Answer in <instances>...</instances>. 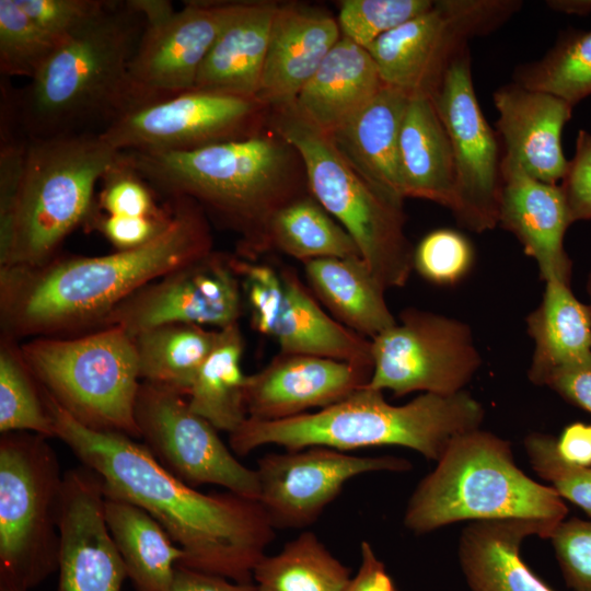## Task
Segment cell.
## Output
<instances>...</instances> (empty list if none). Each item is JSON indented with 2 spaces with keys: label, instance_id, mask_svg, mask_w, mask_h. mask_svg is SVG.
Returning a JSON list of instances; mask_svg holds the SVG:
<instances>
[{
  "label": "cell",
  "instance_id": "cell-1",
  "mask_svg": "<svg viewBox=\"0 0 591 591\" xmlns=\"http://www.w3.org/2000/svg\"><path fill=\"white\" fill-rule=\"evenodd\" d=\"M44 396L55 437L100 475L106 497L139 506L163 526L185 554L179 565L254 582V569L276 530L258 500L231 491L200 493L165 470L143 443L86 428L45 391Z\"/></svg>",
  "mask_w": 591,
  "mask_h": 591
},
{
  "label": "cell",
  "instance_id": "cell-2",
  "mask_svg": "<svg viewBox=\"0 0 591 591\" xmlns=\"http://www.w3.org/2000/svg\"><path fill=\"white\" fill-rule=\"evenodd\" d=\"M167 200L173 209L169 227L140 247L56 256L37 267H0L1 337L18 341L97 328L140 288L213 252L204 210L188 198Z\"/></svg>",
  "mask_w": 591,
  "mask_h": 591
},
{
  "label": "cell",
  "instance_id": "cell-3",
  "mask_svg": "<svg viewBox=\"0 0 591 591\" xmlns=\"http://www.w3.org/2000/svg\"><path fill=\"white\" fill-rule=\"evenodd\" d=\"M123 161L158 193L188 198L237 235L239 257L269 250L274 213L305 194L297 151L276 132L186 152L121 151Z\"/></svg>",
  "mask_w": 591,
  "mask_h": 591
},
{
  "label": "cell",
  "instance_id": "cell-4",
  "mask_svg": "<svg viewBox=\"0 0 591 591\" xmlns=\"http://www.w3.org/2000/svg\"><path fill=\"white\" fill-rule=\"evenodd\" d=\"M144 27L138 0H108L24 88L13 89L26 136L101 134L128 113L129 67Z\"/></svg>",
  "mask_w": 591,
  "mask_h": 591
},
{
  "label": "cell",
  "instance_id": "cell-5",
  "mask_svg": "<svg viewBox=\"0 0 591 591\" xmlns=\"http://www.w3.org/2000/svg\"><path fill=\"white\" fill-rule=\"evenodd\" d=\"M484 415L482 404L466 391L422 393L404 405H392L382 391L362 386L316 412L279 420L246 418L229 433V444L239 456L266 444L291 451L326 447L344 452L396 445L437 462L452 440L480 428Z\"/></svg>",
  "mask_w": 591,
  "mask_h": 591
},
{
  "label": "cell",
  "instance_id": "cell-6",
  "mask_svg": "<svg viewBox=\"0 0 591 591\" xmlns=\"http://www.w3.org/2000/svg\"><path fill=\"white\" fill-rule=\"evenodd\" d=\"M121 151L99 132L28 138L25 167L11 199L0 204V267H37L88 224L94 189Z\"/></svg>",
  "mask_w": 591,
  "mask_h": 591
},
{
  "label": "cell",
  "instance_id": "cell-7",
  "mask_svg": "<svg viewBox=\"0 0 591 591\" xmlns=\"http://www.w3.org/2000/svg\"><path fill=\"white\" fill-rule=\"evenodd\" d=\"M567 513L552 486L518 467L508 441L478 428L452 440L415 488L403 522L426 534L460 521H529L549 538Z\"/></svg>",
  "mask_w": 591,
  "mask_h": 591
},
{
  "label": "cell",
  "instance_id": "cell-8",
  "mask_svg": "<svg viewBox=\"0 0 591 591\" xmlns=\"http://www.w3.org/2000/svg\"><path fill=\"white\" fill-rule=\"evenodd\" d=\"M271 109L274 131L299 154L310 194L351 236L385 289L405 286L414 269V250L404 232L403 207L367 183L329 136L300 116L293 104Z\"/></svg>",
  "mask_w": 591,
  "mask_h": 591
},
{
  "label": "cell",
  "instance_id": "cell-9",
  "mask_svg": "<svg viewBox=\"0 0 591 591\" xmlns=\"http://www.w3.org/2000/svg\"><path fill=\"white\" fill-rule=\"evenodd\" d=\"M20 349L43 390L79 424L140 439L135 405L141 379L127 332L111 326L79 337H35Z\"/></svg>",
  "mask_w": 591,
  "mask_h": 591
},
{
  "label": "cell",
  "instance_id": "cell-10",
  "mask_svg": "<svg viewBox=\"0 0 591 591\" xmlns=\"http://www.w3.org/2000/svg\"><path fill=\"white\" fill-rule=\"evenodd\" d=\"M63 474L48 438H0V581L28 591L58 568V509Z\"/></svg>",
  "mask_w": 591,
  "mask_h": 591
},
{
  "label": "cell",
  "instance_id": "cell-11",
  "mask_svg": "<svg viewBox=\"0 0 591 591\" xmlns=\"http://www.w3.org/2000/svg\"><path fill=\"white\" fill-rule=\"evenodd\" d=\"M521 5L514 0H441L368 48L383 84L430 96L467 39L487 34Z\"/></svg>",
  "mask_w": 591,
  "mask_h": 591
},
{
  "label": "cell",
  "instance_id": "cell-12",
  "mask_svg": "<svg viewBox=\"0 0 591 591\" xmlns=\"http://www.w3.org/2000/svg\"><path fill=\"white\" fill-rule=\"evenodd\" d=\"M372 374L364 385L453 395L464 391L482 364L471 328L463 322L418 309H406L399 321L371 339Z\"/></svg>",
  "mask_w": 591,
  "mask_h": 591
},
{
  "label": "cell",
  "instance_id": "cell-13",
  "mask_svg": "<svg viewBox=\"0 0 591 591\" xmlns=\"http://www.w3.org/2000/svg\"><path fill=\"white\" fill-rule=\"evenodd\" d=\"M146 27L128 74L129 112L194 90L199 68L239 2L138 0Z\"/></svg>",
  "mask_w": 591,
  "mask_h": 591
},
{
  "label": "cell",
  "instance_id": "cell-14",
  "mask_svg": "<svg viewBox=\"0 0 591 591\" xmlns=\"http://www.w3.org/2000/svg\"><path fill=\"white\" fill-rule=\"evenodd\" d=\"M135 419L140 439L150 453L185 484L194 488L218 485L227 491L258 500L256 471L235 457L218 430L193 412L181 393L142 381Z\"/></svg>",
  "mask_w": 591,
  "mask_h": 591
},
{
  "label": "cell",
  "instance_id": "cell-15",
  "mask_svg": "<svg viewBox=\"0 0 591 591\" xmlns=\"http://www.w3.org/2000/svg\"><path fill=\"white\" fill-rule=\"evenodd\" d=\"M431 99L452 150L451 210L464 228L476 233L490 230L498 224L503 153L476 97L468 47L451 62Z\"/></svg>",
  "mask_w": 591,
  "mask_h": 591
},
{
  "label": "cell",
  "instance_id": "cell-16",
  "mask_svg": "<svg viewBox=\"0 0 591 591\" xmlns=\"http://www.w3.org/2000/svg\"><path fill=\"white\" fill-rule=\"evenodd\" d=\"M267 107L257 97L192 90L128 112L101 135L119 151H194L260 132Z\"/></svg>",
  "mask_w": 591,
  "mask_h": 591
},
{
  "label": "cell",
  "instance_id": "cell-17",
  "mask_svg": "<svg viewBox=\"0 0 591 591\" xmlns=\"http://www.w3.org/2000/svg\"><path fill=\"white\" fill-rule=\"evenodd\" d=\"M242 312V285L231 256L211 252L137 290L97 328L115 326L130 336L178 323L220 329L239 323Z\"/></svg>",
  "mask_w": 591,
  "mask_h": 591
},
{
  "label": "cell",
  "instance_id": "cell-18",
  "mask_svg": "<svg viewBox=\"0 0 591 591\" xmlns=\"http://www.w3.org/2000/svg\"><path fill=\"white\" fill-rule=\"evenodd\" d=\"M408 460L359 456L310 447L267 453L257 461L258 501L275 529H302L314 523L351 478L371 472H407Z\"/></svg>",
  "mask_w": 591,
  "mask_h": 591
},
{
  "label": "cell",
  "instance_id": "cell-19",
  "mask_svg": "<svg viewBox=\"0 0 591 591\" xmlns=\"http://www.w3.org/2000/svg\"><path fill=\"white\" fill-rule=\"evenodd\" d=\"M105 493L85 465L63 473L56 591H121L126 568L105 519Z\"/></svg>",
  "mask_w": 591,
  "mask_h": 591
},
{
  "label": "cell",
  "instance_id": "cell-20",
  "mask_svg": "<svg viewBox=\"0 0 591 591\" xmlns=\"http://www.w3.org/2000/svg\"><path fill=\"white\" fill-rule=\"evenodd\" d=\"M372 368L332 358L279 352L246 375L247 418L279 420L331 406L364 386Z\"/></svg>",
  "mask_w": 591,
  "mask_h": 591
},
{
  "label": "cell",
  "instance_id": "cell-21",
  "mask_svg": "<svg viewBox=\"0 0 591 591\" xmlns=\"http://www.w3.org/2000/svg\"><path fill=\"white\" fill-rule=\"evenodd\" d=\"M494 104L503 158L535 179L549 184L561 181L568 166L561 132L573 106L554 94L515 82L499 88Z\"/></svg>",
  "mask_w": 591,
  "mask_h": 591
},
{
  "label": "cell",
  "instance_id": "cell-22",
  "mask_svg": "<svg viewBox=\"0 0 591 591\" xmlns=\"http://www.w3.org/2000/svg\"><path fill=\"white\" fill-rule=\"evenodd\" d=\"M501 174L498 223L517 236L543 280L569 282L564 235L572 222L560 186L531 177L503 155Z\"/></svg>",
  "mask_w": 591,
  "mask_h": 591
},
{
  "label": "cell",
  "instance_id": "cell-23",
  "mask_svg": "<svg viewBox=\"0 0 591 591\" xmlns=\"http://www.w3.org/2000/svg\"><path fill=\"white\" fill-rule=\"evenodd\" d=\"M341 33L332 15L302 4H278L257 97L268 107L291 105Z\"/></svg>",
  "mask_w": 591,
  "mask_h": 591
},
{
  "label": "cell",
  "instance_id": "cell-24",
  "mask_svg": "<svg viewBox=\"0 0 591 591\" xmlns=\"http://www.w3.org/2000/svg\"><path fill=\"white\" fill-rule=\"evenodd\" d=\"M108 0H0L1 76L34 77Z\"/></svg>",
  "mask_w": 591,
  "mask_h": 591
},
{
  "label": "cell",
  "instance_id": "cell-25",
  "mask_svg": "<svg viewBox=\"0 0 591 591\" xmlns=\"http://www.w3.org/2000/svg\"><path fill=\"white\" fill-rule=\"evenodd\" d=\"M409 93L383 85L355 116L329 136L350 166L396 206L405 199L399 166V131Z\"/></svg>",
  "mask_w": 591,
  "mask_h": 591
},
{
  "label": "cell",
  "instance_id": "cell-26",
  "mask_svg": "<svg viewBox=\"0 0 591 591\" xmlns=\"http://www.w3.org/2000/svg\"><path fill=\"white\" fill-rule=\"evenodd\" d=\"M383 82L367 49L341 36L297 95L293 107L331 135L361 111Z\"/></svg>",
  "mask_w": 591,
  "mask_h": 591
},
{
  "label": "cell",
  "instance_id": "cell-27",
  "mask_svg": "<svg viewBox=\"0 0 591 591\" xmlns=\"http://www.w3.org/2000/svg\"><path fill=\"white\" fill-rule=\"evenodd\" d=\"M277 8L269 1H239L204 59L194 90L257 97Z\"/></svg>",
  "mask_w": 591,
  "mask_h": 591
},
{
  "label": "cell",
  "instance_id": "cell-28",
  "mask_svg": "<svg viewBox=\"0 0 591 591\" xmlns=\"http://www.w3.org/2000/svg\"><path fill=\"white\" fill-rule=\"evenodd\" d=\"M532 535L548 538L544 528L529 521L466 525L459 541V561L471 591H554L521 558V544Z\"/></svg>",
  "mask_w": 591,
  "mask_h": 591
},
{
  "label": "cell",
  "instance_id": "cell-29",
  "mask_svg": "<svg viewBox=\"0 0 591 591\" xmlns=\"http://www.w3.org/2000/svg\"><path fill=\"white\" fill-rule=\"evenodd\" d=\"M283 298L269 337L283 354L312 355L372 368L371 339L329 316L297 273L280 269Z\"/></svg>",
  "mask_w": 591,
  "mask_h": 591
},
{
  "label": "cell",
  "instance_id": "cell-30",
  "mask_svg": "<svg viewBox=\"0 0 591 591\" xmlns=\"http://www.w3.org/2000/svg\"><path fill=\"white\" fill-rule=\"evenodd\" d=\"M399 166L405 198L451 209L454 164L445 128L429 94L409 95L399 131Z\"/></svg>",
  "mask_w": 591,
  "mask_h": 591
},
{
  "label": "cell",
  "instance_id": "cell-31",
  "mask_svg": "<svg viewBox=\"0 0 591 591\" xmlns=\"http://www.w3.org/2000/svg\"><path fill=\"white\" fill-rule=\"evenodd\" d=\"M311 292L336 321L370 339L396 324L382 283L364 260L326 257L302 263Z\"/></svg>",
  "mask_w": 591,
  "mask_h": 591
},
{
  "label": "cell",
  "instance_id": "cell-32",
  "mask_svg": "<svg viewBox=\"0 0 591 591\" xmlns=\"http://www.w3.org/2000/svg\"><path fill=\"white\" fill-rule=\"evenodd\" d=\"M105 519L137 591H170L185 554L144 509L119 498H105Z\"/></svg>",
  "mask_w": 591,
  "mask_h": 591
},
{
  "label": "cell",
  "instance_id": "cell-33",
  "mask_svg": "<svg viewBox=\"0 0 591 591\" xmlns=\"http://www.w3.org/2000/svg\"><path fill=\"white\" fill-rule=\"evenodd\" d=\"M540 305L528 316L534 341L529 378L534 384L553 369L591 355V315L571 292L569 282L547 280Z\"/></svg>",
  "mask_w": 591,
  "mask_h": 591
},
{
  "label": "cell",
  "instance_id": "cell-34",
  "mask_svg": "<svg viewBox=\"0 0 591 591\" xmlns=\"http://www.w3.org/2000/svg\"><path fill=\"white\" fill-rule=\"evenodd\" d=\"M244 340L239 323L220 328L217 344L200 367L187 395L193 412L218 431L236 430L247 418L241 361Z\"/></svg>",
  "mask_w": 591,
  "mask_h": 591
},
{
  "label": "cell",
  "instance_id": "cell-35",
  "mask_svg": "<svg viewBox=\"0 0 591 591\" xmlns=\"http://www.w3.org/2000/svg\"><path fill=\"white\" fill-rule=\"evenodd\" d=\"M219 329L196 324H167L132 336L140 379L184 396L215 348Z\"/></svg>",
  "mask_w": 591,
  "mask_h": 591
},
{
  "label": "cell",
  "instance_id": "cell-36",
  "mask_svg": "<svg viewBox=\"0 0 591 591\" xmlns=\"http://www.w3.org/2000/svg\"><path fill=\"white\" fill-rule=\"evenodd\" d=\"M268 246L302 263L326 257L360 256L347 231L310 194L278 209L267 229Z\"/></svg>",
  "mask_w": 591,
  "mask_h": 591
},
{
  "label": "cell",
  "instance_id": "cell-37",
  "mask_svg": "<svg viewBox=\"0 0 591 591\" xmlns=\"http://www.w3.org/2000/svg\"><path fill=\"white\" fill-rule=\"evenodd\" d=\"M351 570L311 531L265 555L253 572L259 591H345Z\"/></svg>",
  "mask_w": 591,
  "mask_h": 591
},
{
  "label": "cell",
  "instance_id": "cell-38",
  "mask_svg": "<svg viewBox=\"0 0 591 591\" xmlns=\"http://www.w3.org/2000/svg\"><path fill=\"white\" fill-rule=\"evenodd\" d=\"M26 431L47 438L55 428L44 392L16 340L0 339V432Z\"/></svg>",
  "mask_w": 591,
  "mask_h": 591
},
{
  "label": "cell",
  "instance_id": "cell-39",
  "mask_svg": "<svg viewBox=\"0 0 591 591\" xmlns=\"http://www.w3.org/2000/svg\"><path fill=\"white\" fill-rule=\"evenodd\" d=\"M515 83L554 94L572 106L591 95V31L572 32L540 60L521 66Z\"/></svg>",
  "mask_w": 591,
  "mask_h": 591
},
{
  "label": "cell",
  "instance_id": "cell-40",
  "mask_svg": "<svg viewBox=\"0 0 591 591\" xmlns=\"http://www.w3.org/2000/svg\"><path fill=\"white\" fill-rule=\"evenodd\" d=\"M430 0H344L337 23L341 36L367 49L375 39L426 12Z\"/></svg>",
  "mask_w": 591,
  "mask_h": 591
},
{
  "label": "cell",
  "instance_id": "cell-41",
  "mask_svg": "<svg viewBox=\"0 0 591 591\" xmlns=\"http://www.w3.org/2000/svg\"><path fill=\"white\" fill-rule=\"evenodd\" d=\"M524 448L535 473L548 480L557 494L591 515V467L565 462L557 451V440L532 433Z\"/></svg>",
  "mask_w": 591,
  "mask_h": 591
},
{
  "label": "cell",
  "instance_id": "cell-42",
  "mask_svg": "<svg viewBox=\"0 0 591 591\" xmlns=\"http://www.w3.org/2000/svg\"><path fill=\"white\" fill-rule=\"evenodd\" d=\"M103 189L96 204L97 210L107 216L161 218L171 213L170 201L160 207L155 190L120 157L102 178Z\"/></svg>",
  "mask_w": 591,
  "mask_h": 591
},
{
  "label": "cell",
  "instance_id": "cell-43",
  "mask_svg": "<svg viewBox=\"0 0 591 591\" xmlns=\"http://www.w3.org/2000/svg\"><path fill=\"white\" fill-rule=\"evenodd\" d=\"M413 262L414 268L425 279L438 285H453L468 271L473 250L468 240L457 231L438 229L418 243Z\"/></svg>",
  "mask_w": 591,
  "mask_h": 591
},
{
  "label": "cell",
  "instance_id": "cell-44",
  "mask_svg": "<svg viewBox=\"0 0 591 591\" xmlns=\"http://www.w3.org/2000/svg\"><path fill=\"white\" fill-rule=\"evenodd\" d=\"M231 264L240 277L253 328L269 336L283 298L280 269L234 256H231Z\"/></svg>",
  "mask_w": 591,
  "mask_h": 591
},
{
  "label": "cell",
  "instance_id": "cell-45",
  "mask_svg": "<svg viewBox=\"0 0 591 591\" xmlns=\"http://www.w3.org/2000/svg\"><path fill=\"white\" fill-rule=\"evenodd\" d=\"M548 540L567 584L573 591H591V522L565 519Z\"/></svg>",
  "mask_w": 591,
  "mask_h": 591
},
{
  "label": "cell",
  "instance_id": "cell-46",
  "mask_svg": "<svg viewBox=\"0 0 591 591\" xmlns=\"http://www.w3.org/2000/svg\"><path fill=\"white\" fill-rule=\"evenodd\" d=\"M571 222L591 219V134L580 130L560 185Z\"/></svg>",
  "mask_w": 591,
  "mask_h": 591
},
{
  "label": "cell",
  "instance_id": "cell-47",
  "mask_svg": "<svg viewBox=\"0 0 591 591\" xmlns=\"http://www.w3.org/2000/svg\"><path fill=\"white\" fill-rule=\"evenodd\" d=\"M172 217L173 209L166 217L150 218L101 215L96 208L88 224L101 231L117 251H125L140 247L155 239L169 227Z\"/></svg>",
  "mask_w": 591,
  "mask_h": 591
},
{
  "label": "cell",
  "instance_id": "cell-48",
  "mask_svg": "<svg viewBox=\"0 0 591 591\" xmlns=\"http://www.w3.org/2000/svg\"><path fill=\"white\" fill-rule=\"evenodd\" d=\"M538 385H546L566 399L591 412V355L553 369Z\"/></svg>",
  "mask_w": 591,
  "mask_h": 591
},
{
  "label": "cell",
  "instance_id": "cell-49",
  "mask_svg": "<svg viewBox=\"0 0 591 591\" xmlns=\"http://www.w3.org/2000/svg\"><path fill=\"white\" fill-rule=\"evenodd\" d=\"M345 591H397L384 563L368 541L360 544V565Z\"/></svg>",
  "mask_w": 591,
  "mask_h": 591
},
{
  "label": "cell",
  "instance_id": "cell-50",
  "mask_svg": "<svg viewBox=\"0 0 591 591\" xmlns=\"http://www.w3.org/2000/svg\"><path fill=\"white\" fill-rule=\"evenodd\" d=\"M170 591H259V589L254 582H236L177 565Z\"/></svg>",
  "mask_w": 591,
  "mask_h": 591
},
{
  "label": "cell",
  "instance_id": "cell-51",
  "mask_svg": "<svg viewBox=\"0 0 591 591\" xmlns=\"http://www.w3.org/2000/svg\"><path fill=\"white\" fill-rule=\"evenodd\" d=\"M557 451L569 464L591 466V426L569 425L557 440Z\"/></svg>",
  "mask_w": 591,
  "mask_h": 591
},
{
  "label": "cell",
  "instance_id": "cell-52",
  "mask_svg": "<svg viewBox=\"0 0 591 591\" xmlns=\"http://www.w3.org/2000/svg\"><path fill=\"white\" fill-rule=\"evenodd\" d=\"M546 3L554 11L566 14H591V0H549Z\"/></svg>",
  "mask_w": 591,
  "mask_h": 591
},
{
  "label": "cell",
  "instance_id": "cell-53",
  "mask_svg": "<svg viewBox=\"0 0 591 591\" xmlns=\"http://www.w3.org/2000/svg\"><path fill=\"white\" fill-rule=\"evenodd\" d=\"M0 591H25L18 586L7 582V581H0Z\"/></svg>",
  "mask_w": 591,
  "mask_h": 591
},
{
  "label": "cell",
  "instance_id": "cell-54",
  "mask_svg": "<svg viewBox=\"0 0 591 591\" xmlns=\"http://www.w3.org/2000/svg\"><path fill=\"white\" fill-rule=\"evenodd\" d=\"M588 292H589V296H590L589 311H590V315H591V274H590L589 279H588Z\"/></svg>",
  "mask_w": 591,
  "mask_h": 591
}]
</instances>
